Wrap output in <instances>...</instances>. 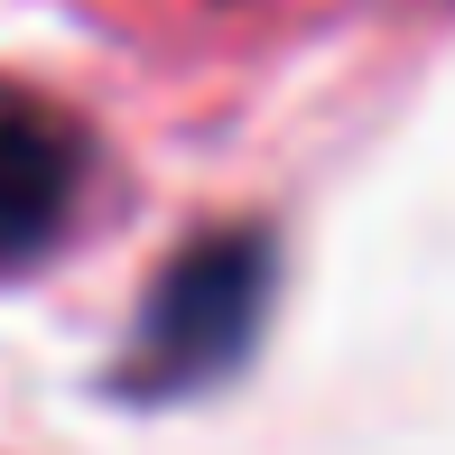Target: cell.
<instances>
[{"label": "cell", "instance_id": "1", "mask_svg": "<svg viewBox=\"0 0 455 455\" xmlns=\"http://www.w3.org/2000/svg\"><path fill=\"white\" fill-rule=\"evenodd\" d=\"M260 307H270V242L260 233H204L168 279L149 288V316L140 344L121 363V381L140 400H177L204 390L214 371H233L260 335Z\"/></svg>", "mask_w": 455, "mask_h": 455}, {"label": "cell", "instance_id": "2", "mask_svg": "<svg viewBox=\"0 0 455 455\" xmlns=\"http://www.w3.org/2000/svg\"><path fill=\"white\" fill-rule=\"evenodd\" d=\"M75 196H84V131L56 102L0 93V260L56 242Z\"/></svg>", "mask_w": 455, "mask_h": 455}]
</instances>
